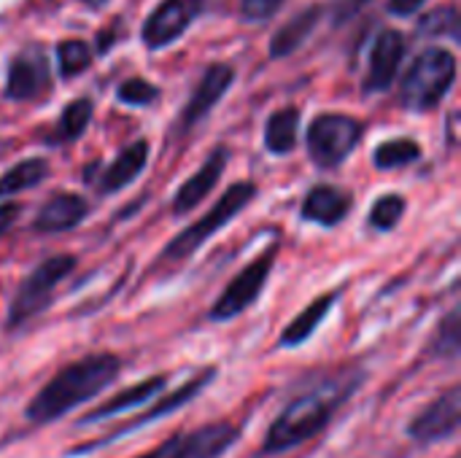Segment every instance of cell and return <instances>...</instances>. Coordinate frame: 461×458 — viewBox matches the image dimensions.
I'll return each instance as SVG.
<instances>
[{
	"instance_id": "1",
	"label": "cell",
	"mask_w": 461,
	"mask_h": 458,
	"mask_svg": "<svg viewBox=\"0 0 461 458\" xmlns=\"http://www.w3.org/2000/svg\"><path fill=\"white\" fill-rule=\"evenodd\" d=\"M367 373L362 367H340L332 375L316 381L303 394H297L270 424L262 440V451L270 456L289 454L308 440L319 437L335 416L346 408V402L362 389Z\"/></svg>"
},
{
	"instance_id": "28",
	"label": "cell",
	"mask_w": 461,
	"mask_h": 458,
	"mask_svg": "<svg viewBox=\"0 0 461 458\" xmlns=\"http://www.w3.org/2000/svg\"><path fill=\"white\" fill-rule=\"evenodd\" d=\"M405 208H408V200L402 194H384L381 200L373 202L367 221L378 232H392L400 224V219L405 216Z\"/></svg>"
},
{
	"instance_id": "12",
	"label": "cell",
	"mask_w": 461,
	"mask_h": 458,
	"mask_svg": "<svg viewBox=\"0 0 461 458\" xmlns=\"http://www.w3.org/2000/svg\"><path fill=\"white\" fill-rule=\"evenodd\" d=\"M49 84H51V73H49L46 54L38 43H32L11 57L3 94L11 103H27L41 97L49 89Z\"/></svg>"
},
{
	"instance_id": "20",
	"label": "cell",
	"mask_w": 461,
	"mask_h": 458,
	"mask_svg": "<svg viewBox=\"0 0 461 458\" xmlns=\"http://www.w3.org/2000/svg\"><path fill=\"white\" fill-rule=\"evenodd\" d=\"M149 165V143L146 140H135L130 146H124L119 151V157L105 167L103 178H100V194H116L122 189H127Z\"/></svg>"
},
{
	"instance_id": "9",
	"label": "cell",
	"mask_w": 461,
	"mask_h": 458,
	"mask_svg": "<svg viewBox=\"0 0 461 458\" xmlns=\"http://www.w3.org/2000/svg\"><path fill=\"white\" fill-rule=\"evenodd\" d=\"M276 256H278V246H270L267 251H262L251 265H246L230 283L227 289L219 294V300L213 302L208 319L216 321V324H224V321H232L238 319L240 313H246L259 297H262V289L273 273V265H276Z\"/></svg>"
},
{
	"instance_id": "3",
	"label": "cell",
	"mask_w": 461,
	"mask_h": 458,
	"mask_svg": "<svg viewBox=\"0 0 461 458\" xmlns=\"http://www.w3.org/2000/svg\"><path fill=\"white\" fill-rule=\"evenodd\" d=\"M456 81V54L443 46L424 49L408 67L400 84V103L411 113L438 108Z\"/></svg>"
},
{
	"instance_id": "15",
	"label": "cell",
	"mask_w": 461,
	"mask_h": 458,
	"mask_svg": "<svg viewBox=\"0 0 461 458\" xmlns=\"http://www.w3.org/2000/svg\"><path fill=\"white\" fill-rule=\"evenodd\" d=\"M230 165V148L227 146H216L211 151V157L197 167V173L178 186L176 197H173V216H186L189 211H194L219 184V178L224 175Z\"/></svg>"
},
{
	"instance_id": "30",
	"label": "cell",
	"mask_w": 461,
	"mask_h": 458,
	"mask_svg": "<svg viewBox=\"0 0 461 458\" xmlns=\"http://www.w3.org/2000/svg\"><path fill=\"white\" fill-rule=\"evenodd\" d=\"M116 100L132 108H149L159 100V89L146 78H127L116 86Z\"/></svg>"
},
{
	"instance_id": "2",
	"label": "cell",
	"mask_w": 461,
	"mask_h": 458,
	"mask_svg": "<svg viewBox=\"0 0 461 458\" xmlns=\"http://www.w3.org/2000/svg\"><path fill=\"white\" fill-rule=\"evenodd\" d=\"M122 359L113 354H89L65 364L24 408V421L32 427H49L73 413L76 408L100 397L116 383Z\"/></svg>"
},
{
	"instance_id": "4",
	"label": "cell",
	"mask_w": 461,
	"mask_h": 458,
	"mask_svg": "<svg viewBox=\"0 0 461 458\" xmlns=\"http://www.w3.org/2000/svg\"><path fill=\"white\" fill-rule=\"evenodd\" d=\"M254 197H257V184H251V181H238V184L227 186L224 194L213 202V208H211L203 219H197L194 224H189L186 229H181V232L165 246V251L159 254L157 262H173V265L186 262V259H189L192 254H197L216 232H221L243 208H249V205L254 202Z\"/></svg>"
},
{
	"instance_id": "35",
	"label": "cell",
	"mask_w": 461,
	"mask_h": 458,
	"mask_svg": "<svg viewBox=\"0 0 461 458\" xmlns=\"http://www.w3.org/2000/svg\"><path fill=\"white\" fill-rule=\"evenodd\" d=\"M81 3H84V5H86L89 11H100V8H105V5H108L111 0H81Z\"/></svg>"
},
{
	"instance_id": "11",
	"label": "cell",
	"mask_w": 461,
	"mask_h": 458,
	"mask_svg": "<svg viewBox=\"0 0 461 458\" xmlns=\"http://www.w3.org/2000/svg\"><path fill=\"white\" fill-rule=\"evenodd\" d=\"M203 8H205V0H162L146 16L140 40L151 51L167 49L173 40H178L192 27V22L203 13Z\"/></svg>"
},
{
	"instance_id": "29",
	"label": "cell",
	"mask_w": 461,
	"mask_h": 458,
	"mask_svg": "<svg viewBox=\"0 0 461 458\" xmlns=\"http://www.w3.org/2000/svg\"><path fill=\"white\" fill-rule=\"evenodd\" d=\"M459 308H454L435 329L432 335V343H429V351L440 359H456L459 356Z\"/></svg>"
},
{
	"instance_id": "34",
	"label": "cell",
	"mask_w": 461,
	"mask_h": 458,
	"mask_svg": "<svg viewBox=\"0 0 461 458\" xmlns=\"http://www.w3.org/2000/svg\"><path fill=\"white\" fill-rule=\"evenodd\" d=\"M373 0H343L340 3V8H338V22L343 24L346 19H351V16H357L365 5H370Z\"/></svg>"
},
{
	"instance_id": "27",
	"label": "cell",
	"mask_w": 461,
	"mask_h": 458,
	"mask_svg": "<svg viewBox=\"0 0 461 458\" xmlns=\"http://www.w3.org/2000/svg\"><path fill=\"white\" fill-rule=\"evenodd\" d=\"M419 35L427 38H438V35H448V38H459V8L456 5H440L435 11H429L427 16L419 19L416 24Z\"/></svg>"
},
{
	"instance_id": "17",
	"label": "cell",
	"mask_w": 461,
	"mask_h": 458,
	"mask_svg": "<svg viewBox=\"0 0 461 458\" xmlns=\"http://www.w3.org/2000/svg\"><path fill=\"white\" fill-rule=\"evenodd\" d=\"M354 211V197L338 186L330 184H319L313 186L300 208L303 221L319 224V227H338L348 219V213Z\"/></svg>"
},
{
	"instance_id": "32",
	"label": "cell",
	"mask_w": 461,
	"mask_h": 458,
	"mask_svg": "<svg viewBox=\"0 0 461 458\" xmlns=\"http://www.w3.org/2000/svg\"><path fill=\"white\" fill-rule=\"evenodd\" d=\"M424 3L427 0H389L386 3V11L392 16H413V13H419L424 8Z\"/></svg>"
},
{
	"instance_id": "13",
	"label": "cell",
	"mask_w": 461,
	"mask_h": 458,
	"mask_svg": "<svg viewBox=\"0 0 461 458\" xmlns=\"http://www.w3.org/2000/svg\"><path fill=\"white\" fill-rule=\"evenodd\" d=\"M232 81H235V67H232V65H227V62H213V65H208L205 73L200 76L197 86L192 89V94H189L184 111H181V119H178V124H176V132H178V135L192 132V130L213 111V105L227 94V89L232 86Z\"/></svg>"
},
{
	"instance_id": "19",
	"label": "cell",
	"mask_w": 461,
	"mask_h": 458,
	"mask_svg": "<svg viewBox=\"0 0 461 458\" xmlns=\"http://www.w3.org/2000/svg\"><path fill=\"white\" fill-rule=\"evenodd\" d=\"M343 297V289H335V292H327L321 297H316L311 305H305L281 332L278 337V348H300L305 346L316 332L319 327L324 324V319L332 313V308L338 305V300Z\"/></svg>"
},
{
	"instance_id": "33",
	"label": "cell",
	"mask_w": 461,
	"mask_h": 458,
	"mask_svg": "<svg viewBox=\"0 0 461 458\" xmlns=\"http://www.w3.org/2000/svg\"><path fill=\"white\" fill-rule=\"evenodd\" d=\"M19 213H22V205L19 202H0V238L16 224V219H19Z\"/></svg>"
},
{
	"instance_id": "24",
	"label": "cell",
	"mask_w": 461,
	"mask_h": 458,
	"mask_svg": "<svg viewBox=\"0 0 461 458\" xmlns=\"http://www.w3.org/2000/svg\"><path fill=\"white\" fill-rule=\"evenodd\" d=\"M92 100L89 97H78V100H70L62 113H59V121H57V130H54V140L57 143H70V140H78L89 121H92Z\"/></svg>"
},
{
	"instance_id": "7",
	"label": "cell",
	"mask_w": 461,
	"mask_h": 458,
	"mask_svg": "<svg viewBox=\"0 0 461 458\" xmlns=\"http://www.w3.org/2000/svg\"><path fill=\"white\" fill-rule=\"evenodd\" d=\"M240 427L230 421H213L205 427L184 429L162 440L157 448L135 458H221L240 440Z\"/></svg>"
},
{
	"instance_id": "16",
	"label": "cell",
	"mask_w": 461,
	"mask_h": 458,
	"mask_svg": "<svg viewBox=\"0 0 461 458\" xmlns=\"http://www.w3.org/2000/svg\"><path fill=\"white\" fill-rule=\"evenodd\" d=\"M167 386V375H151L135 386H127L124 391L113 394L111 400H105L103 405H97L92 413H86L78 427H92V424H103V421H111L122 413H130L135 408H143L149 402H154V397H159Z\"/></svg>"
},
{
	"instance_id": "14",
	"label": "cell",
	"mask_w": 461,
	"mask_h": 458,
	"mask_svg": "<svg viewBox=\"0 0 461 458\" xmlns=\"http://www.w3.org/2000/svg\"><path fill=\"white\" fill-rule=\"evenodd\" d=\"M408 51V38L400 30H381L373 49H370V62H367V76H365V92H386L392 89L397 70L405 59Z\"/></svg>"
},
{
	"instance_id": "5",
	"label": "cell",
	"mask_w": 461,
	"mask_h": 458,
	"mask_svg": "<svg viewBox=\"0 0 461 458\" xmlns=\"http://www.w3.org/2000/svg\"><path fill=\"white\" fill-rule=\"evenodd\" d=\"M76 259L70 254H57L43 259L16 289L8 316H5V329H19L27 321H32L35 316H41L49 305H51V294L54 289L73 273Z\"/></svg>"
},
{
	"instance_id": "8",
	"label": "cell",
	"mask_w": 461,
	"mask_h": 458,
	"mask_svg": "<svg viewBox=\"0 0 461 458\" xmlns=\"http://www.w3.org/2000/svg\"><path fill=\"white\" fill-rule=\"evenodd\" d=\"M213 381H216V367H205L203 373H197L192 381H186V383H184V386H178L176 391H170V394L159 397V402H154L146 413L135 416L132 421H127L124 427L113 429V432H111V435H105V437L86 443L84 448H70V451L65 454V458L89 456V454H95V451H100V448H108V445H111L113 440H119V437H127V435H135L138 429L151 427L157 418H167V416L178 413V410H181V408H186V405H189L200 391H205Z\"/></svg>"
},
{
	"instance_id": "18",
	"label": "cell",
	"mask_w": 461,
	"mask_h": 458,
	"mask_svg": "<svg viewBox=\"0 0 461 458\" xmlns=\"http://www.w3.org/2000/svg\"><path fill=\"white\" fill-rule=\"evenodd\" d=\"M89 216V202L86 197L81 194H70V192H62L51 200H46L32 221V229L35 232H43V235H59V232H68L73 227H78L84 219Z\"/></svg>"
},
{
	"instance_id": "10",
	"label": "cell",
	"mask_w": 461,
	"mask_h": 458,
	"mask_svg": "<svg viewBox=\"0 0 461 458\" xmlns=\"http://www.w3.org/2000/svg\"><path fill=\"white\" fill-rule=\"evenodd\" d=\"M459 386L446 389L440 397H435L427 408H421L411 418L408 437L416 445H435V443H443V440L456 437V432H459Z\"/></svg>"
},
{
	"instance_id": "31",
	"label": "cell",
	"mask_w": 461,
	"mask_h": 458,
	"mask_svg": "<svg viewBox=\"0 0 461 458\" xmlns=\"http://www.w3.org/2000/svg\"><path fill=\"white\" fill-rule=\"evenodd\" d=\"M286 0H240V16L246 22H267L273 19Z\"/></svg>"
},
{
	"instance_id": "21",
	"label": "cell",
	"mask_w": 461,
	"mask_h": 458,
	"mask_svg": "<svg viewBox=\"0 0 461 458\" xmlns=\"http://www.w3.org/2000/svg\"><path fill=\"white\" fill-rule=\"evenodd\" d=\"M324 8L321 5H311V8H303L300 13H294L273 38H270V57L273 59H284L289 54H294L308 38L311 32L316 30L319 19H321Z\"/></svg>"
},
{
	"instance_id": "25",
	"label": "cell",
	"mask_w": 461,
	"mask_h": 458,
	"mask_svg": "<svg viewBox=\"0 0 461 458\" xmlns=\"http://www.w3.org/2000/svg\"><path fill=\"white\" fill-rule=\"evenodd\" d=\"M421 146L411 138H394V140H384L381 146H375L373 151V165L378 170H397L405 165H413L421 159Z\"/></svg>"
},
{
	"instance_id": "6",
	"label": "cell",
	"mask_w": 461,
	"mask_h": 458,
	"mask_svg": "<svg viewBox=\"0 0 461 458\" xmlns=\"http://www.w3.org/2000/svg\"><path fill=\"white\" fill-rule=\"evenodd\" d=\"M362 135H365V124L357 116L319 113V116H313L308 135H305L308 157L316 167L335 170L354 154Z\"/></svg>"
},
{
	"instance_id": "22",
	"label": "cell",
	"mask_w": 461,
	"mask_h": 458,
	"mask_svg": "<svg viewBox=\"0 0 461 458\" xmlns=\"http://www.w3.org/2000/svg\"><path fill=\"white\" fill-rule=\"evenodd\" d=\"M300 135V108L286 105L278 108L267 121H265V148L276 157H286L294 151Z\"/></svg>"
},
{
	"instance_id": "26",
	"label": "cell",
	"mask_w": 461,
	"mask_h": 458,
	"mask_svg": "<svg viewBox=\"0 0 461 458\" xmlns=\"http://www.w3.org/2000/svg\"><path fill=\"white\" fill-rule=\"evenodd\" d=\"M92 46L81 38H65L57 43V65L62 78H76L92 65Z\"/></svg>"
},
{
	"instance_id": "23",
	"label": "cell",
	"mask_w": 461,
	"mask_h": 458,
	"mask_svg": "<svg viewBox=\"0 0 461 458\" xmlns=\"http://www.w3.org/2000/svg\"><path fill=\"white\" fill-rule=\"evenodd\" d=\"M46 175H49V162L43 157L22 159L0 175V197H14L19 192H27L38 186Z\"/></svg>"
}]
</instances>
